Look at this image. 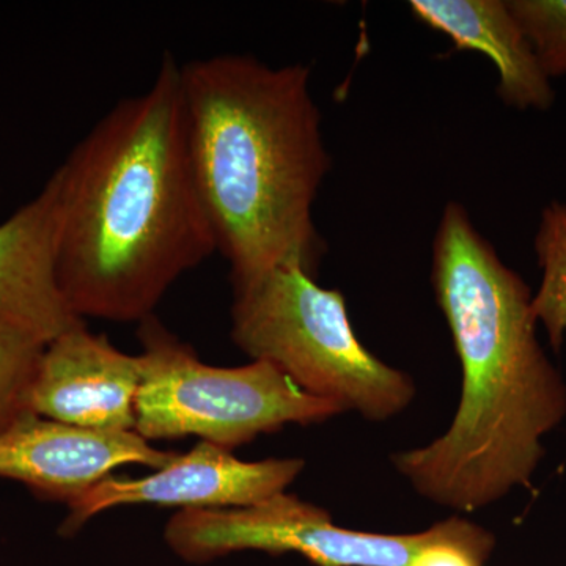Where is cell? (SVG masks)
I'll return each instance as SVG.
<instances>
[{
  "label": "cell",
  "instance_id": "cell-1",
  "mask_svg": "<svg viewBox=\"0 0 566 566\" xmlns=\"http://www.w3.org/2000/svg\"><path fill=\"white\" fill-rule=\"evenodd\" d=\"M55 172L59 285L81 319L145 322L182 274L218 252L170 54L150 87L115 104Z\"/></svg>",
  "mask_w": 566,
  "mask_h": 566
},
{
  "label": "cell",
  "instance_id": "cell-2",
  "mask_svg": "<svg viewBox=\"0 0 566 566\" xmlns=\"http://www.w3.org/2000/svg\"><path fill=\"white\" fill-rule=\"evenodd\" d=\"M431 282L460 359L457 415L430 444L392 463L434 504L474 512L531 486L543 438L566 416V385L536 337L532 293L450 202L433 243Z\"/></svg>",
  "mask_w": 566,
  "mask_h": 566
},
{
  "label": "cell",
  "instance_id": "cell-3",
  "mask_svg": "<svg viewBox=\"0 0 566 566\" xmlns=\"http://www.w3.org/2000/svg\"><path fill=\"white\" fill-rule=\"evenodd\" d=\"M193 177L233 285L283 264L316 277L314 221L331 156L305 65L221 54L181 65Z\"/></svg>",
  "mask_w": 566,
  "mask_h": 566
},
{
  "label": "cell",
  "instance_id": "cell-4",
  "mask_svg": "<svg viewBox=\"0 0 566 566\" xmlns=\"http://www.w3.org/2000/svg\"><path fill=\"white\" fill-rule=\"evenodd\" d=\"M232 340L312 397L371 422L401 415L416 397L411 376L360 344L344 293L323 289L300 264L233 285Z\"/></svg>",
  "mask_w": 566,
  "mask_h": 566
},
{
  "label": "cell",
  "instance_id": "cell-5",
  "mask_svg": "<svg viewBox=\"0 0 566 566\" xmlns=\"http://www.w3.org/2000/svg\"><path fill=\"white\" fill-rule=\"evenodd\" d=\"M137 337L142 382L134 431L145 441L197 436L232 450L285 424L322 423L345 412L305 394L273 364H203L155 315L139 323Z\"/></svg>",
  "mask_w": 566,
  "mask_h": 566
},
{
  "label": "cell",
  "instance_id": "cell-6",
  "mask_svg": "<svg viewBox=\"0 0 566 566\" xmlns=\"http://www.w3.org/2000/svg\"><path fill=\"white\" fill-rule=\"evenodd\" d=\"M428 536L430 528L375 534L340 527L327 510L286 491L255 505L181 510L164 528L170 551L192 565L259 551L297 554L315 566H408Z\"/></svg>",
  "mask_w": 566,
  "mask_h": 566
},
{
  "label": "cell",
  "instance_id": "cell-7",
  "mask_svg": "<svg viewBox=\"0 0 566 566\" xmlns=\"http://www.w3.org/2000/svg\"><path fill=\"white\" fill-rule=\"evenodd\" d=\"M303 458L243 461L232 450L200 441L186 455L142 479L109 475L69 505L61 534H76L87 521L122 505L182 506V510L234 509L260 504L304 471Z\"/></svg>",
  "mask_w": 566,
  "mask_h": 566
},
{
  "label": "cell",
  "instance_id": "cell-8",
  "mask_svg": "<svg viewBox=\"0 0 566 566\" xmlns=\"http://www.w3.org/2000/svg\"><path fill=\"white\" fill-rule=\"evenodd\" d=\"M177 455L155 449L136 431L91 430L28 412L0 433V479L70 505L120 465L158 471Z\"/></svg>",
  "mask_w": 566,
  "mask_h": 566
},
{
  "label": "cell",
  "instance_id": "cell-9",
  "mask_svg": "<svg viewBox=\"0 0 566 566\" xmlns=\"http://www.w3.org/2000/svg\"><path fill=\"white\" fill-rule=\"evenodd\" d=\"M140 382L137 356L82 323L44 346L28 408L91 430L134 431Z\"/></svg>",
  "mask_w": 566,
  "mask_h": 566
},
{
  "label": "cell",
  "instance_id": "cell-10",
  "mask_svg": "<svg viewBox=\"0 0 566 566\" xmlns=\"http://www.w3.org/2000/svg\"><path fill=\"white\" fill-rule=\"evenodd\" d=\"M62 186L51 175L43 189L0 223V319L50 344L84 323L59 285Z\"/></svg>",
  "mask_w": 566,
  "mask_h": 566
},
{
  "label": "cell",
  "instance_id": "cell-11",
  "mask_svg": "<svg viewBox=\"0 0 566 566\" xmlns=\"http://www.w3.org/2000/svg\"><path fill=\"white\" fill-rule=\"evenodd\" d=\"M417 21L444 33L455 51H476L494 63L506 106L547 111L556 92L506 0H411Z\"/></svg>",
  "mask_w": 566,
  "mask_h": 566
},
{
  "label": "cell",
  "instance_id": "cell-12",
  "mask_svg": "<svg viewBox=\"0 0 566 566\" xmlns=\"http://www.w3.org/2000/svg\"><path fill=\"white\" fill-rule=\"evenodd\" d=\"M535 253L542 270L538 292L532 296L536 323L545 326L556 352L566 334V205L551 202L543 208L535 237Z\"/></svg>",
  "mask_w": 566,
  "mask_h": 566
},
{
  "label": "cell",
  "instance_id": "cell-13",
  "mask_svg": "<svg viewBox=\"0 0 566 566\" xmlns=\"http://www.w3.org/2000/svg\"><path fill=\"white\" fill-rule=\"evenodd\" d=\"M44 346L35 335L0 319V433L28 415L29 394Z\"/></svg>",
  "mask_w": 566,
  "mask_h": 566
},
{
  "label": "cell",
  "instance_id": "cell-14",
  "mask_svg": "<svg viewBox=\"0 0 566 566\" xmlns=\"http://www.w3.org/2000/svg\"><path fill=\"white\" fill-rule=\"evenodd\" d=\"M494 545V535L485 527L450 516L430 527L427 543L408 566H485Z\"/></svg>",
  "mask_w": 566,
  "mask_h": 566
},
{
  "label": "cell",
  "instance_id": "cell-15",
  "mask_svg": "<svg viewBox=\"0 0 566 566\" xmlns=\"http://www.w3.org/2000/svg\"><path fill=\"white\" fill-rule=\"evenodd\" d=\"M549 80L566 74V0H506Z\"/></svg>",
  "mask_w": 566,
  "mask_h": 566
}]
</instances>
